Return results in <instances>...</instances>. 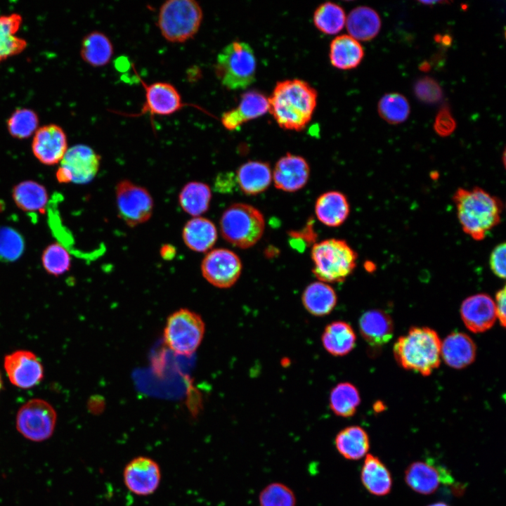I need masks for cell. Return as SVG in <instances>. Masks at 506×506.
Segmentation results:
<instances>
[{
    "label": "cell",
    "mask_w": 506,
    "mask_h": 506,
    "mask_svg": "<svg viewBox=\"0 0 506 506\" xmlns=\"http://www.w3.org/2000/svg\"><path fill=\"white\" fill-rule=\"evenodd\" d=\"M268 110V98L258 91H249L242 94L236 108L223 113L221 121L227 130L233 131Z\"/></svg>",
    "instance_id": "20"
},
{
    "label": "cell",
    "mask_w": 506,
    "mask_h": 506,
    "mask_svg": "<svg viewBox=\"0 0 506 506\" xmlns=\"http://www.w3.org/2000/svg\"><path fill=\"white\" fill-rule=\"evenodd\" d=\"M259 506H296L294 491L286 484L273 482L267 484L259 493Z\"/></svg>",
    "instance_id": "40"
},
{
    "label": "cell",
    "mask_w": 506,
    "mask_h": 506,
    "mask_svg": "<svg viewBox=\"0 0 506 506\" xmlns=\"http://www.w3.org/2000/svg\"><path fill=\"white\" fill-rule=\"evenodd\" d=\"M39 118L37 113L28 108L16 109L7 120L10 134L17 138L30 137L37 131Z\"/></svg>",
    "instance_id": "39"
},
{
    "label": "cell",
    "mask_w": 506,
    "mask_h": 506,
    "mask_svg": "<svg viewBox=\"0 0 506 506\" xmlns=\"http://www.w3.org/2000/svg\"><path fill=\"white\" fill-rule=\"evenodd\" d=\"M115 197L118 215L129 226L145 223L151 217L154 202L145 188L122 180L116 186Z\"/></svg>",
    "instance_id": "10"
},
{
    "label": "cell",
    "mask_w": 506,
    "mask_h": 506,
    "mask_svg": "<svg viewBox=\"0 0 506 506\" xmlns=\"http://www.w3.org/2000/svg\"><path fill=\"white\" fill-rule=\"evenodd\" d=\"M460 314L467 328L473 332L489 330L497 318L495 302L485 293L466 298L462 303Z\"/></svg>",
    "instance_id": "18"
},
{
    "label": "cell",
    "mask_w": 506,
    "mask_h": 506,
    "mask_svg": "<svg viewBox=\"0 0 506 506\" xmlns=\"http://www.w3.org/2000/svg\"><path fill=\"white\" fill-rule=\"evenodd\" d=\"M301 300L306 310L313 316L328 315L337 304L335 290L327 283L316 281L310 283L304 290Z\"/></svg>",
    "instance_id": "31"
},
{
    "label": "cell",
    "mask_w": 506,
    "mask_h": 506,
    "mask_svg": "<svg viewBox=\"0 0 506 506\" xmlns=\"http://www.w3.org/2000/svg\"><path fill=\"white\" fill-rule=\"evenodd\" d=\"M456 126L454 119L448 107L443 106L437 113L434 123V129L441 136L450 135Z\"/></svg>",
    "instance_id": "44"
},
{
    "label": "cell",
    "mask_w": 506,
    "mask_h": 506,
    "mask_svg": "<svg viewBox=\"0 0 506 506\" xmlns=\"http://www.w3.org/2000/svg\"><path fill=\"white\" fill-rule=\"evenodd\" d=\"M360 477L363 487L373 495L384 496L391 491L393 479L389 469L372 454L368 453L365 457Z\"/></svg>",
    "instance_id": "23"
},
{
    "label": "cell",
    "mask_w": 506,
    "mask_h": 506,
    "mask_svg": "<svg viewBox=\"0 0 506 506\" xmlns=\"http://www.w3.org/2000/svg\"><path fill=\"white\" fill-rule=\"evenodd\" d=\"M505 287L499 290L495 294V308L497 318H498L500 325L505 326Z\"/></svg>",
    "instance_id": "46"
},
{
    "label": "cell",
    "mask_w": 506,
    "mask_h": 506,
    "mask_svg": "<svg viewBox=\"0 0 506 506\" xmlns=\"http://www.w3.org/2000/svg\"><path fill=\"white\" fill-rule=\"evenodd\" d=\"M56 419V410L49 403L43 399L33 398L18 410L16 428L27 439L40 442L52 436Z\"/></svg>",
    "instance_id": "9"
},
{
    "label": "cell",
    "mask_w": 506,
    "mask_h": 506,
    "mask_svg": "<svg viewBox=\"0 0 506 506\" xmlns=\"http://www.w3.org/2000/svg\"><path fill=\"white\" fill-rule=\"evenodd\" d=\"M212 198L208 185L199 181H190L181 190L179 202L183 210L193 217L200 216L207 211Z\"/></svg>",
    "instance_id": "34"
},
{
    "label": "cell",
    "mask_w": 506,
    "mask_h": 506,
    "mask_svg": "<svg viewBox=\"0 0 506 506\" xmlns=\"http://www.w3.org/2000/svg\"><path fill=\"white\" fill-rule=\"evenodd\" d=\"M160 254L164 259H170L172 257H174L175 254L174 248V247H171L170 245H164L162 247L160 250Z\"/></svg>",
    "instance_id": "47"
},
{
    "label": "cell",
    "mask_w": 506,
    "mask_h": 506,
    "mask_svg": "<svg viewBox=\"0 0 506 506\" xmlns=\"http://www.w3.org/2000/svg\"><path fill=\"white\" fill-rule=\"evenodd\" d=\"M22 22L18 13L0 15V63L22 52L27 41L15 34Z\"/></svg>",
    "instance_id": "32"
},
{
    "label": "cell",
    "mask_w": 506,
    "mask_h": 506,
    "mask_svg": "<svg viewBox=\"0 0 506 506\" xmlns=\"http://www.w3.org/2000/svg\"><path fill=\"white\" fill-rule=\"evenodd\" d=\"M32 150L34 157L41 163L56 164L61 161L67 150L66 134L57 124L42 126L34 133Z\"/></svg>",
    "instance_id": "16"
},
{
    "label": "cell",
    "mask_w": 506,
    "mask_h": 506,
    "mask_svg": "<svg viewBox=\"0 0 506 506\" xmlns=\"http://www.w3.org/2000/svg\"><path fill=\"white\" fill-rule=\"evenodd\" d=\"M441 341L429 327H413L394 345V354L404 369L428 376L441 362Z\"/></svg>",
    "instance_id": "3"
},
{
    "label": "cell",
    "mask_w": 506,
    "mask_h": 506,
    "mask_svg": "<svg viewBox=\"0 0 506 506\" xmlns=\"http://www.w3.org/2000/svg\"><path fill=\"white\" fill-rule=\"evenodd\" d=\"M182 238L186 245L197 252L209 250L217 239V229L212 221L201 217H193L184 226Z\"/></svg>",
    "instance_id": "27"
},
{
    "label": "cell",
    "mask_w": 506,
    "mask_h": 506,
    "mask_svg": "<svg viewBox=\"0 0 506 506\" xmlns=\"http://www.w3.org/2000/svg\"><path fill=\"white\" fill-rule=\"evenodd\" d=\"M453 200L462 231L475 240H484L487 233L500 222L502 202L481 188H460Z\"/></svg>",
    "instance_id": "2"
},
{
    "label": "cell",
    "mask_w": 506,
    "mask_h": 506,
    "mask_svg": "<svg viewBox=\"0 0 506 506\" xmlns=\"http://www.w3.org/2000/svg\"><path fill=\"white\" fill-rule=\"evenodd\" d=\"M257 60L252 47L246 42L234 41L218 54L214 71L221 84L228 89L248 87L255 80Z\"/></svg>",
    "instance_id": "5"
},
{
    "label": "cell",
    "mask_w": 506,
    "mask_h": 506,
    "mask_svg": "<svg viewBox=\"0 0 506 506\" xmlns=\"http://www.w3.org/2000/svg\"><path fill=\"white\" fill-rule=\"evenodd\" d=\"M144 88L145 100L141 114L170 115L183 106L180 93L170 83L157 82L144 84Z\"/></svg>",
    "instance_id": "19"
},
{
    "label": "cell",
    "mask_w": 506,
    "mask_h": 506,
    "mask_svg": "<svg viewBox=\"0 0 506 506\" xmlns=\"http://www.w3.org/2000/svg\"><path fill=\"white\" fill-rule=\"evenodd\" d=\"M346 27L349 36L357 41H370L375 38L381 28L378 13L368 6H358L346 18Z\"/></svg>",
    "instance_id": "28"
},
{
    "label": "cell",
    "mask_w": 506,
    "mask_h": 506,
    "mask_svg": "<svg viewBox=\"0 0 506 506\" xmlns=\"http://www.w3.org/2000/svg\"><path fill=\"white\" fill-rule=\"evenodd\" d=\"M377 111L379 116L391 124H398L405 122L410 112V104L407 98L397 93H387L378 102Z\"/></svg>",
    "instance_id": "38"
},
{
    "label": "cell",
    "mask_w": 506,
    "mask_h": 506,
    "mask_svg": "<svg viewBox=\"0 0 506 506\" xmlns=\"http://www.w3.org/2000/svg\"><path fill=\"white\" fill-rule=\"evenodd\" d=\"M309 176L310 167L304 157L286 153L277 161L272 181L278 190L296 192L306 186Z\"/></svg>",
    "instance_id": "17"
},
{
    "label": "cell",
    "mask_w": 506,
    "mask_h": 506,
    "mask_svg": "<svg viewBox=\"0 0 506 506\" xmlns=\"http://www.w3.org/2000/svg\"><path fill=\"white\" fill-rule=\"evenodd\" d=\"M265 221L262 213L252 205L235 203L229 206L220 219V231L229 243L247 249L262 237Z\"/></svg>",
    "instance_id": "7"
},
{
    "label": "cell",
    "mask_w": 506,
    "mask_h": 506,
    "mask_svg": "<svg viewBox=\"0 0 506 506\" xmlns=\"http://www.w3.org/2000/svg\"><path fill=\"white\" fill-rule=\"evenodd\" d=\"M42 264L45 270L53 275H60L70 266V257L67 249L58 243L48 246L42 254Z\"/></svg>",
    "instance_id": "41"
},
{
    "label": "cell",
    "mask_w": 506,
    "mask_h": 506,
    "mask_svg": "<svg viewBox=\"0 0 506 506\" xmlns=\"http://www.w3.org/2000/svg\"><path fill=\"white\" fill-rule=\"evenodd\" d=\"M335 446L339 455L348 460H358L368 454L370 438L360 426L351 425L341 429L335 436Z\"/></svg>",
    "instance_id": "26"
},
{
    "label": "cell",
    "mask_w": 506,
    "mask_h": 506,
    "mask_svg": "<svg viewBox=\"0 0 506 506\" xmlns=\"http://www.w3.org/2000/svg\"><path fill=\"white\" fill-rule=\"evenodd\" d=\"M4 369L9 381L20 389H30L44 377V368L37 356L27 350H18L5 356Z\"/></svg>",
    "instance_id": "15"
},
{
    "label": "cell",
    "mask_w": 506,
    "mask_h": 506,
    "mask_svg": "<svg viewBox=\"0 0 506 506\" xmlns=\"http://www.w3.org/2000/svg\"><path fill=\"white\" fill-rule=\"evenodd\" d=\"M414 92L420 100L428 104L438 103L443 96L439 83L429 77H423L417 80L414 85Z\"/></svg>",
    "instance_id": "43"
},
{
    "label": "cell",
    "mask_w": 506,
    "mask_h": 506,
    "mask_svg": "<svg viewBox=\"0 0 506 506\" xmlns=\"http://www.w3.org/2000/svg\"><path fill=\"white\" fill-rule=\"evenodd\" d=\"M404 480L410 489L425 495L435 493L441 484L450 485L454 481L450 472L432 460L410 463L405 470Z\"/></svg>",
    "instance_id": "13"
},
{
    "label": "cell",
    "mask_w": 506,
    "mask_h": 506,
    "mask_svg": "<svg viewBox=\"0 0 506 506\" xmlns=\"http://www.w3.org/2000/svg\"><path fill=\"white\" fill-rule=\"evenodd\" d=\"M360 332L371 346L379 347L392 338L394 325L391 318L379 309L365 312L359 320Z\"/></svg>",
    "instance_id": "22"
},
{
    "label": "cell",
    "mask_w": 506,
    "mask_h": 506,
    "mask_svg": "<svg viewBox=\"0 0 506 506\" xmlns=\"http://www.w3.org/2000/svg\"><path fill=\"white\" fill-rule=\"evenodd\" d=\"M203 18L202 8L194 0H169L160 8L157 27L169 42L183 43L198 32Z\"/></svg>",
    "instance_id": "6"
},
{
    "label": "cell",
    "mask_w": 506,
    "mask_h": 506,
    "mask_svg": "<svg viewBox=\"0 0 506 506\" xmlns=\"http://www.w3.org/2000/svg\"><path fill=\"white\" fill-rule=\"evenodd\" d=\"M315 212L318 219L330 227L341 226L347 219L350 206L344 194L339 191H328L316 200Z\"/></svg>",
    "instance_id": "24"
},
{
    "label": "cell",
    "mask_w": 506,
    "mask_h": 506,
    "mask_svg": "<svg viewBox=\"0 0 506 506\" xmlns=\"http://www.w3.org/2000/svg\"><path fill=\"white\" fill-rule=\"evenodd\" d=\"M205 332L202 317L188 309L171 313L164 328V340L174 353L190 356L199 348Z\"/></svg>",
    "instance_id": "8"
},
{
    "label": "cell",
    "mask_w": 506,
    "mask_h": 506,
    "mask_svg": "<svg viewBox=\"0 0 506 506\" xmlns=\"http://www.w3.org/2000/svg\"><path fill=\"white\" fill-rule=\"evenodd\" d=\"M113 45L104 33L93 31L82 39L80 55L84 62L93 67L107 65L113 55Z\"/></svg>",
    "instance_id": "33"
},
{
    "label": "cell",
    "mask_w": 506,
    "mask_h": 506,
    "mask_svg": "<svg viewBox=\"0 0 506 506\" xmlns=\"http://www.w3.org/2000/svg\"><path fill=\"white\" fill-rule=\"evenodd\" d=\"M317 98L316 90L304 80L280 81L268 98V110L280 127L299 131L311 121Z\"/></svg>",
    "instance_id": "1"
},
{
    "label": "cell",
    "mask_w": 506,
    "mask_h": 506,
    "mask_svg": "<svg viewBox=\"0 0 506 506\" xmlns=\"http://www.w3.org/2000/svg\"><path fill=\"white\" fill-rule=\"evenodd\" d=\"M313 22L323 33L335 34L339 32L345 25V12L339 5L327 1L316 9Z\"/></svg>",
    "instance_id": "37"
},
{
    "label": "cell",
    "mask_w": 506,
    "mask_h": 506,
    "mask_svg": "<svg viewBox=\"0 0 506 506\" xmlns=\"http://www.w3.org/2000/svg\"><path fill=\"white\" fill-rule=\"evenodd\" d=\"M330 407L337 416H353L360 405L361 398L357 388L349 382L337 384L330 394Z\"/></svg>",
    "instance_id": "35"
},
{
    "label": "cell",
    "mask_w": 506,
    "mask_h": 506,
    "mask_svg": "<svg viewBox=\"0 0 506 506\" xmlns=\"http://www.w3.org/2000/svg\"><path fill=\"white\" fill-rule=\"evenodd\" d=\"M24 249L22 236L14 229L0 228V261H12L18 259Z\"/></svg>",
    "instance_id": "42"
},
{
    "label": "cell",
    "mask_w": 506,
    "mask_h": 506,
    "mask_svg": "<svg viewBox=\"0 0 506 506\" xmlns=\"http://www.w3.org/2000/svg\"><path fill=\"white\" fill-rule=\"evenodd\" d=\"M100 162V157L91 147L75 145L67 148L60 162L56 179L60 183H86L96 176Z\"/></svg>",
    "instance_id": "11"
},
{
    "label": "cell",
    "mask_w": 506,
    "mask_h": 506,
    "mask_svg": "<svg viewBox=\"0 0 506 506\" xmlns=\"http://www.w3.org/2000/svg\"><path fill=\"white\" fill-rule=\"evenodd\" d=\"M476 346L465 333L453 332L448 335L441 345V357L450 367L462 369L475 359Z\"/></svg>",
    "instance_id": "21"
},
{
    "label": "cell",
    "mask_w": 506,
    "mask_h": 506,
    "mask_svg": "<svg viewBox=\"0 0 506 506\" xmlns=\"http://www.w3.org/2000/svg\"><path fill=\"white\" fill-rule=\"evenodd\" d=\"M356 334L351 326L344 321L328 324L322 334L321 341L325 349L331 355L343 356L355 347Z\"/></svg>",
    "instance_id": "30"
},
{
    "label": "cell",
    "mask_w": 506,
    "mask_h": 506,
    "mask_svg": "<svg viewBox=\"0 0 506 506\" xmlns=\"http://www.w3.org/2000/svg\"><path fill=\"white\" fill-rule=\"evenodd\" d=\"M242 269L240 257L234 252L224 248L212 249L201 264L203 277L219 288L233 286L240 278Z\"/></svg>",
    "instance_id": "12"
},
{
    "label": "cell",
    "mask_w": 506,
    "mask_h": 506,
    "mask_svg": "<svg viewBox=\"0 0 506 506\" xmlns=\"http://www.w3.org/2000/svg\"><path fill=\"white\" fill-rule=\"evenodd\" d=\"M505 242L496 245L491 253L489 266L495 275L504 279L505 278Z\"/></svg>",
    "instance_id": "45"
},
{
    "label": "cell",
    "mask_w": 506,
    "mask_h": 506,
    "mask_svg": "<svg viewBox=\"0 0 506 506\" xmlns=\"http://www.w3.org/2000/svg\"><path fill=\"white\" fill-rule=\"evenodd\" d=\"M311 255L313 274L325 283L343 282L354 271L358 258L345 240L336 238L316 243Z\"/></svg>",
    "instance_id": "4"
},
{
    "label": "cell",
    "mask_w": 506,
    "mask_h": 506,
    "mask_svg": "<svg viewBox=\"0 0 506 506\" xmlns=\"http://www.w3.org/2000/svg\"><path fill=\"white\" fill-rule=\"evenodd\" d=\"M123 479L126 487L134 494L138 496L151 495L160 484V465L149 457H136L126 465Z\"/></svg>",
    "instance_id": "14"
},
{
    "label": "cell",
    "mask_w": 506,
    "mask_h": 506,
    "mask_svg": "<svg viewBox=\"0 0 506 506\" xmlns=\"http://www.w3.org/2000/svg\"><path fill=\"white\" fill-rule=\"evenodd\" d=\"M236 179L244 193L254 195L268 188L272 181V171L267 162L248 161L238 167Z\"/></svg>",
    "instance_id": "25"
},
{
    "label": "cell",
    "mask_w": 506,
    "mask_h": 506,
    "mask_svg": "<svg viewBox=\"0 0 506 506\" xmlns=\"http://www.w3.org/2000/svg\"><path fill=\"white\" fill-rule=\"evenodd\" d=\"M364 56L363 48L356 39L342 34L330 43L329 58L332 66L341 70L356 67Z\"/></svg>",
    "instance_id": "29"
},
{
    "label": "cell",
    "mask_w": 506,
    "mask_h": 506,
    "mask_svg": "<svg viewBox=\"0 0 506 506\" xmlns=\"http://www.w3.org/2000/svg\"><path fill=\"white\" fill-rule=\"evenodd\" d=\"M1 387H2V380H1V375H0V390H1Z\"/></svg>",
    "instance_id": "49"
},
{
    "label": "cell",
    "mask_w": 506,
    "mask_h": 506,
    "mask_svg": "<svg viewBox=\"0 0 506 506\" xmlns=\"http://www.w3.org/2000/svg\"><path fill=\"white\" fill-rule=\"evenodd\" d=\"M13 197L17 206L27 212L43 210L48 200L45 188L32 181L18 184L13 189Z\"/></svg>",
    "instance_id": "36"
},
{
    "label": "cell",
    "mask_w": 506,
    "mask_h": 506,
    "mask_svg": "<svg viewBox=\"0 0 506 506\" xmlns=\"http://www.w3.org/2000/svg\"><path fill=\"white\" fill-rule=\"evenodd\" d=\"M427 506H450V505H449L448 504H447L444 502L441 501V502H436L432 503Z\"/></svg>",
    "instance_id": "48"
}]
</instances>
